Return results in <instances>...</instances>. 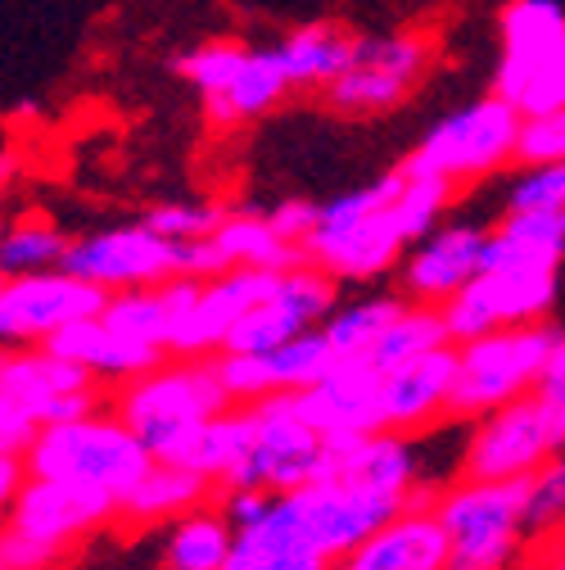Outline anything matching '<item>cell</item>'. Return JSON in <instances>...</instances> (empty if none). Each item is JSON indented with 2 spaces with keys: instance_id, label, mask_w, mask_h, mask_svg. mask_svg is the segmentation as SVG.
Returning <instances> with one entry per match:
<instances>
[{
  "instance_id": "7dc6e473",
  "label": "cell",
  "mask_w": 565,
  "mask_h": 570,
  "mask_svg": "<svg viewBox=\"0 0 565 570\" xmlns=\"http://www.w3.org/2000/svg\"><path fill=\"white\" fill-rule=\"evenodd\" d=\"M0 295H6V276H0Z\"/></svg>"
},
{
  "instance_id": "7bdbcfd3",
  "label": "cell",
  "mask_w": 565,
  "mask_h": 570,
  "mask_svg": "<svg viewBox=\"0 0 565 570\" xmlns=\"http://www.w3.org/2000/svg\"><path fill=\"white\" fill-rule=\"evenodd\" d=\"M538 570H565V534H561L556 543H547V552H543Z\"/></svg>"
},
{
  "instance_id": "e575fe53",
  "label": "cell",
  "mask_w": 565,
  "mask_h": 570,
  "mask_svg": "<svg viewBox=\"0 0 565 570\" xmlns=\"http://www.w3.org/2000/svg\"><path fill=\"white\" fill-rule=\"evenodd\" d=\"M525 503H529V525L552 534V530H565V449L538 471L525 480Z\"/></svg>"
},
{
  "instance_id": "ffe728a7",
  "label": "cell",
  "mask_w": 565,
  "mask_h": 570,
  "mask_svg": "<svg viewBox=\"0 0 565 570\" xmlns=\"http://www.w3.org/2000/svg\"><path fill=\"white\" fill-rule=\"evenodd\" d=\"M380 390H385V372H376L367 358H335L317 385L299 390V399L321 431L335 444H344V440L385 431Z\"/></svg>"
},
{
  "instance_id": "cb8c5ba5",
  "label": "cell",
  "mask_w": 565,
  "mask_h": 570,
  "mask_svg": "<svg viewBox=\"0 0 565 570\" xmlns=\"http://www.w3.org/2000/svg\"><path fill=\"white\" fill-rule=\"evenodd\" d=\"M353 570H448V534L439 525L435 498L420 493L403 512H394L358 552Z\"/></svg>"
},
{
  "instance_id": "44dd1931",
  "label": "cell",
  "mask_w": 565,
  "mask_h": 570,
  "mask_svg": "<svg viewBox=\"0 0 565 570\" xmlns=\"http://www.w3.org/2000/svg\"><path fill=\"white\" fill-rule=\"evenodd\" d=\"M457 394V344H444L435 353L389 367L385 372V431L398 435H426L444 416H453Z\"/></svg>"
},
{
  "instance_id": "e0dca14e",
  "label": "cell",
  "mask_w": 565,
  "mask_h": 570,
  "mask_svg": "<svg viewBox=\"0 0 565 570\" xmlns=\"http://www.w3.org/2000/svg\"><path fill=\"white\" fill-rule=\"evenodd\" d=\"M484 254H488V227H479V223H439L435 232H426L403 254L398 291L412 304L439 308L484 272Z\"/></svg>"
},
{
  "instance_id": "1f68e13d",
  "label": "cell",
  "mask_w": 565,
  "mask_h": 570,
  "mask_svg": "<svg viewBox=\"0 0 565 570\" xmlns=\"http://www.w3.org/2000/svg\"><path fill=\"white\" fill-rule=\"evenodd\" d=\"M403 304H407L403 295H367V299L339 304L321 322V335L335 348V358H367V353L376 348V340L385 335V326L398 317Z\"/></svg>"
},
{
  "instance_id": "2e32d148",
  "label": "cell",
  "mask_w": 565,
  "mask_h": 570,
  "mask_svg": "<svg viewBox=\"0 0 565 570\" xmlns=\"http://www.w3.org/2000/svg\"><path fill=\"white\" fill-rule=\"evenodd\" d=\"M0 390H6L37 425L73 421L100 407V381L87 376L78 363H68L50 344L10 348L0 363Z\"/></svg>"
},
{
  "instance_id": "681fc988",
  "label": "cell",
  "mask_w": 565,
  "mask_h": 570,
  "mask_svg": "<svg viewBox=\"0 0 565 570\" xmlns=\"http://www.w3.org/2000/svg\"><path fill=\"white\" fill-rule=\"evenodd\" d=\"M561 218H565V208H561Z\"/></svg>"
},
{
  "instance_id": "ac0fdd59",
  "label": "cell",
  "mask_w": 565,
  "mask_h": 570,
  "mask_svg": "<svg viewBox=\"0 0 565 570\" xmlns=\"http://www.w3.org/2000/svg\"><path fill=\"white\" fill-rule=\"evenodd\" d=\"M276 276L280 272H254V267H227L218 276H204L181 308L172 353H186V358H218L231 331L245 322V313L276 285Z\"/></svg>"
},
{
  "instance_id": "9c48e42d",
  "label": "cell",
  "mask_w": 565,
  "mask_h": 570,
  "mask_svg": "<svg viewBox=\"0 0 565 570\" xmlns=\"http://www.w3.org/2000/svg\"><path fill=\"white\" fill-rule=\"evenodd\" d=\"M435 55H439L435 37L412 32V28L358 37L348 68L321 91L326 109L339 118H385L420 91V82L435 68Z\"/></svg>"
},
{
  "instance_id": "d4e9b609",
  "label": "cell",
  "mask_w": 565,
  "mask_h": 570,
  "mask_svg": "<svg viewBox=\"0 0 565 570\" xmlns=\"http://www.w3.org/2000/svg\"><path fill=\"white\" fill-rule=\"evenodd\" d=\"M330 561L313 548L290 493H271L267 508L236 530L227 570H326Z\"/></svg>"
},
{
  "instance_id": "484cf974",
  "label": "cell",
  "mask_w": 565,
  "mask_h": 570,
  "mask_svg": "<svg viewBox=\"0 0 565 570\" xmlns=\"http://www.w3.org/2000/svg\"><path fill=\"white\" fill-rule=\"evenodd\" d=\"M214 480L199 475L195 466L186 462H172V458H155L150 471L131 484V493L122 498L118 517L131 521V525H172L177 517L204 508L214 498Z\"/></svg>"
},
{
  "instance_id": "9a60e30c",
  "label": "cell",
  "mask_w": 565,
  "mask_h": 570,
  "mask_svg": "<svg viewBox=\"0 0 565 570\" xmlns=\"http://www.w3.org/2000/svg\"><path fill=\"white\" fill-rule=\"evenodd\" d=\"M290 498H295V508L304 517V530H308L313 548L326 561H348L394 512H403L398 503H389V498H380V493H371L363 484L344 480L339 471L304 484Z\"/></svg>"
},
{
  "instance_id": "83f0119b",
  "label": "cell",
  "mask_w": 565,
  "mask_h": 570,
  "mask_svg": "<svg viewBox=\"0 0 565 570\" xmlns=\"http://www.w3.org/2000/svg\"><path fill=\"white\" fill-rule=\"evenodd\" d=\"M222 267H254V272H286L304 263V249L276 232L267 208H227L218 232L208 236Z\"/></svg>"
},
{
  "instance_id": "277c9868",
  "label": "cell",
  "mask_w": 565,
  "mask_h": 570,
  "mask_svg": "<svg viewBox=\"0 0 565 570\" xmlns=\"http://www.w3.org/2000/svg\"><path fill=\"white\" fill-rule=\"evenodd\" d=\"M521 136H525V118L498 91H488L444 114L412 146L403 168L420 177H439L453 190L479 186L488 177L507 173L512 164H521Z\"/></svg>"
},
{
  "instance_id": "4316f807",
  "label": "cell",
  "mask_w": 565,
  "mask_h": 570,
  "mask_svg": "<svg viewBox=\"0 0 565 570\" xmlns=\"http://www.w3.org/2000/svg\"><path fill=\"white\" fill-rule=\"evenodd\" d=\"M54 353H63L68 363H78L87 376H96L100 385H122L131 376H140L146 367H155L163 353L146 348V344H136L127 340L118 326H109L105 317H87L78 326H68L59 340H50Z\"/></svg>"
},
{
  "instance_id": "74e56055",
  "label": "cell",
  "mask_w": 565,
  "mask_h": 570,
  "mask_svg": "<svg viewBox=\"0 0 565 570\" xmlns=\"http://www.w3.org/2000/svg\"><path fill=\"white\" fill-rule=\"evenodd\" d=\"M63 557L68 552H59V548H50V543L14 530L10 521L0 525V566H6V570H54Z\"/></svg>"
},
{
  "instance_id": "f6af8a7d",
  "label": "cell",
  "mask_w": 565,
  "mask_h": 570,
  "mask_svg": "<svg viewBox=\"0 0 565 570\" xmlns=\"http://www.w3.org/2000/svg\"><path fill=\"white\" fill-rule=\"evenodd\" d=\"M326 570H353V566H348V561H330Z\"/></svg>"
},
{
  "instance_id": "8d00e7d4",
  "label": "cell",
  "mask_w": 565,
  "mask_h": 570,
  "mask_svg": "<svg viewBox=\"0 0 565 570\" xmlns=\"http://www.w3.org/2000/svg\"><path fill=\"white\" fill-rule=\"evenodd\" d=\"M507 208H565V164L547 168H521V177L507 190Z\"/></svg>"
},
{
  "instance_id": "60d3db41",
  "label": "cell",
  "mask_w": 565,
  "mask_h": 570,
  "mask_svg": "<svg viewBox=\"0 0 565 570\" xmlns=\"http://www.w3.org/2000/svg\"><path fill=\"white\" fill-rule=\"evenodd\" d=\"M267 218L276 223L280 236L295 240V245L304 249L308 236H313V227H317V204H308V199H280V204L267 208Z\"/></svg>"
},
{
  "instance_id": "f1b7e54d",
  "label": "cell",
  "mask_w": 565,
  "mask_h": 570,
  "mask_svg": "<svg viewBox=\"0 0 565 570\" xmlns=\"http://www.w3.org/2000/svg\"><path fill=\"white\" fill-rule=\"evenodd\" d=\"M353 46H358V37L344 23H304L276 46V55L286 63V78L295 91H326L348 68Z\"/></svg>"
},
{
  "instance_id": "603a6c76",
  "label": "cell",
  "mask_w": 565,
  "mask_h": 570,
  "mask_svg": "<svg viewBox=\"0 0 565 570\" xmlns=\"http://www.w3.org/2000/svg\"><path fill=\"white\" fill-rule=\"evenodd\" d=\"M330 471L389 498L398 508H407L412 498L426 493V462H420L416 435H398V431H376V435H358V440L335 444Z\"/></svg>"
},
{
  "instance_id": "5b68a950",
  "label": "cell",
  "mask_w": 565,
  "mask_h": 570,
  "mask_svg": "<svg viewBox=\"0 0 565 570\" xmlns=\"http://www.w3.org/2000/svg\"><path fill=\"white\" fill-rule=\"evenodd\" d=\"M435 512L448 534V570H512L534 534L525 484L462 475L435 493Z\"/></svg>"
},
{
  "instance_id": "f907efd6",
  "label": "cell",
  "mask_w": 565,
  "mask_h": 570,
  "mask_svg": "<svg viewBox=\"0 0 565 570\" xmlns=\"http://www.w3.org/2000/svg\"><path fill=\"white\" fill-rule=\"evenodd\" d=\"M0 570H6V566H0Z\"/></svg>"
},
{
  "instance_id": "7c38bea8",
  "label": "cell",
  "mask_w": 565,
  "mask_h": 570,
  "mask_svg": "<svg viewBox=\"0 0 565 570\" xmlns=\"http://www.w3.org/2000/svg\"><path fill=\"white\" fill-rule=\"evenodd\" d=\"M105 291L68 267H46L32 276H10L0 295V344L32 348L59 340L68 326L105 313Z\"/></svg>"
},
{
  "instance_id": "3957f363",
  "label": "cell",
  "mask_w": 565,
  "mask_h": 570,
  "mask_svg": "<svg viewBox=\"0 0 565 570\" xmlns=\"http://www.w3.org/2000/svg\"><path fill=\"white\" fill-rule=\"evenodd\" d=\"M231 407L214 358L163 353L155 367L113 385V412L131 425L155 458H177L199 425Z\"/></svg>"
},
{
  "instance_id": "ab89813d",
  "label": "cell",
  "mask_w": 565,
  "mask_h": 570,
  "mask_svg": "<svg viewBox=\"0 0 565 570\" xmlns=\"http://www.w3.org/2000/svg\"><path fill=\"white\" fill-rule=\"evenodd\" d=\"M37 431H41V425L6 390H0V458H23L28 444L37 440Z\"/></svg>"
},
{
  "instance_id": "f35d334b",
  "label": "cell",
  "mask_w": 565,
  "mask_h": 570,
  "mask_svg": "<svg viewBox=\"0 0 565 570\" xmlns=\"http://www.w3.org/2000/svg\"><path fill=\"white\" fill-rule=\"evenodd\" d=\"M534 399L543 403L552 431H556V440H561V449H565V344H561V340H556V353L547 358V367H543V376H538Z\"/></svg>"
},
{
  "instance_id": "ee69618b",
  "label": "cell",
  "mask_w": 565,
  "mask_h": 570,
  "mask_svg": "<svg viewBox=\"0 0 565 570\" xmlns=\"http://www.w3.org/2000/svg\"><path fill=\"white\" fill-rule=\"evenodd\" d=\"M14 177H19V159L6 150V155H0V195L10 190V181H14Z\"/></svg>"
},
{
  "instance_id": "7a4b0ae2",
  "label": "cell",
  "mask_w": 565,
  "mask_h": 570,
  "mask_svg": "<svg viewBox=\"0 0 565 570\" xmlns=\"http://www.w3.org/2000/svg\"><path fill=\"white\" fill-rule=\"evenodd\" d=\"M150 462L155 453L140 444V435L113 407H96L73 421L41 425L23 453L28 475L73 484L109 508H122V498L150 471Z\"/></svg>"
},
{
  "instance_id": "4fadbf2b",
  "label": "cell",
  "mask_w": 565,
  "mask_h": 570,
  "mask_svg": "<svg viewBox=\"0 0 565 570\" xmlns=\"http://www.w3.org/2000/svg\"><path fill=\"white\" fill-rule=\"evenodd\" d=\"M63 267L91 281L105 295L150 291V285L181 276V245L163 240L146 223H127V227H105V232L78 236L68 245Z\"/></svg>"
},
{
  "instance_id": "836d02e7",
  "label": "cell",
  "mask_w": 565,
  "mask_h": 570,
  "mask_svg": "<svg viewBox=\"0 0 565 570\" xmlns=\"http://www.w3.org/2000/svg\"><path fill=\"white\" fill-rule=\"evenodd\" d=\"M227 218V208H218V204H204V199H172V204H159V208H150L146 218V227H155L163 240H172V245H195V240H208L218 232V223Z\"/></svg>"
},
{
  "instance_id": "d6a6232c",
  "label": "cell",
  "mask_w": 565,
  "mask_h": 570,
  "mask_svg": "<svg viewBox=\"0 0 565 570\" xmlns=\"http://www.w3.org/2000/svg\"><path fill=\"white\" fill-rule=\"evenodd\" d=\"M444 344H453V340H448V331H444L439 308L412 304V299H407V304L398 308V317L385 326V335L376 340V348L367 353V363H371L376 372H389V367H403V363L420 358V353H435V348H444Z\"/></svg>"
},
{
  "instance_id": "7402d4cb",
  "label": "cell",
  "mask_w": 565,
  "mask_h": 570,
  "mask_svg": "<svg viewBox=\"0 0 565 570\" xmlns=\"http://www.w3.org/2000/svg\"><path fill=\"white\" fill-rule=\"evenodd\" d=\"M109 517H118V508L100 503V498L73 489V484H59V480H41L28 475L19 498H14V512L10 525L59 548V552H73L96 525H105Z\"/></svg>"
},
{
  "instance_id": "b9f144b4",
  "label": "cell",
  "mask_w": 565,
  "mask_h": 570,
  "mask_svg": "<svg viewBox=\"0 0 565 570\" xmlns=\"http://www.w3.org/2000/svg\"><path fill=\"white\" fill-rule=\"evenodd\" d=\"M23 480H28L23 458H0V525L10 521V512H14V498H19Z\"/></svg>"
},
{
  "instance_id": "5bb4252c",
  "label": "cell",
  "mask_w": 565,
  "mask_h": 570,
  "mask_svg": "<svg viewBox=\"0 0 565 570\" xmlns=\"http://www.w3.org/2000/svg\"><path fill=\"white\" fill-rule=\"evenodd\" d=\"M339 308V281L326 276L317 263H295L276 276L271 291L245 313V322L231 331L222 353H258L276 348L304 331H317Z\"/></svg>"
},
{
  "instance_id": "c3c4849f",
  "label": "cell",
  "mask_w": 565,
  "mask_h": 570,
  "mask_svg": "<svg viewBox=\"0 0 565 570\" xmlns=\"http://www.w3.org/2000/svg\"><path fill=\"white\" fill-rule=\"evenodd\" d=\"M561 344H565V331H561Z\"/></svg>"
},
{
  "instance_id": "30bf717a",
  "label": "cell",
  "mask_w": 565,
  "mask_h": 570,
  "mask_svg": "<svg viewBox=\"0 0 565 570\" xmlns=\"http://www.w3.org/2000/svg\"><path fill=\"white\" fill-rule=\"evenodd\" d=\"M556 331L547 326H498L479 340L457 344V394L453 416H484L503 403L529 399L556 353Z\"/></svg>"
},
{
  "instance_id": "8992f818",
  "label": "cell",
  "mask_w": 565,
  "mask_h": 570,
  "mask_svg": "<svg viewBox=\"0 0 565 570\" xmlns=\"http://www.w3.org/2000/svg\"><path fill=\"white\" fill-rule=\"evenodd\" d=\"M498 91L521 118L565 109V6L561 0H512L498 14Z\"/></svg>"
},
{
  "instance_id": "f546056e",
  "label": "cell",
  "mask_w": 565,
  "mask_h": 570,
  "mask_svg": "<svg viewBox=\"0 0 565 570\" xmlns=\"http://www.w3.org/2000/svg\"><path fill=\"white\" fill-rule=\"evenodd\" d=\"M236 548V525L222 508L204 503L177 517L163 534V570H227Z\"/></svg>"
},
{
  "instance_id": "6da1fadb",
  "label": "cell",
  "mask_w": 565,
  "mask_h": 570,
  "mask_svg": "<svg viewBox=\"0 0 565 570\" xmlns=\"http://www.w3.org/2000/svg\"><path fill=\"white\" fill-rule=\"evenodd\" d=\"M453 195L457 190L448 181L407 173L398 164L358 190L317 204V227L304 245V258L335 281H380L385 272H398L403 254L420 236L448 218Z\"/></svg>"
},
{
  "instance_id": "d590c367",
  "label": "cell",
  "mask_w": 565,
  "mask_h": 570,
  "mask_svg": "<svg viewBox=\"0 0 565 570\" xmlns=\"http://www.w3.org/2000/svg\"><path fill=\"white\" fill-rule=\"evenodd\" d=\"M547 164H565V109H552L543 118H525L516 168H547Z\"/></svg>"
},
{
  "instance_id": "52a82bcc",
  "label": "cell",
  "mask_w": 565,
  "mask_h": 570,
  "mask_svg": "<svg viewBox=\"0 0 565 570\" xmlns=\"http://www.w3.org/2000/svg\"><path fill=\"white\" fill-rule=\"evenodd\" d=\"M177 78L199 91L214 127H245L254 118H267L295 91L276 46L245 41H199L177 59Z\"/></svg>"
},
{
  "instance_id": "4dcf8cb0",
  "label": "cell",
  "mask_w": 565,
  "mask_h": 570,
  "mask_svg": "<svg viewBox=\"0 0 565 570\" xmlns=\"http://www.w3.org/2000/svg\"><path fill=\"white\" fill-rule=\"evenodd\" d=\"M68 240L59 223H50L46 213H19V218L0 223V276H32L46 267H63Z\"/></svg>"
},
{
  "instance_id": "ba28073f",
  "label": "cell",
  "mask_w": 565,
  "mask_h": 570,
  "mask_svg": "<svg viewBox=\"0 0 565 570\" xmlns=\"http://www.w3.org/2000/svg\"><path fill=\"white\" fill-rule=\"evenodd\" d=\"M240 407L249 425V449L236 484H254L267 493H299L304 484L330 475L335 440L308 416L299 394H271Z\"/></svg>"
},
{
  "instance_id": "8fae6325",
  "label": "cell",
  "mask_w": 565,
  "mask_h": 570,
  "mask_svg": "<svg viewBox=\"0 0 565 570\" xmlns=\"http://www.w3.org/2000/svg\"><path fill=\"white\" fill-rule=\"evenodd\" d=\"M556 453H561V440L552 431L543 403L529 394V399H516V403H503V407L475 416L470 435L462 444V475L525 484Z\"/></svg>"
},
{
  "instance_id": "bcb514c9",
  "label": "cell",
  "mask_w": 565,
  "mask_h": 570,
  "mask_svg": "<svg viewBox=\"0 0 565 570\" xmlns=\"http://www.w3.org/2000/svg\"><path fill=\"white\" fill-rule=\"evenodd\" d=\"M6 353H10V344H0V363H6Z\"/></svg>"
},
{
  "instance_id": "d6986e66",
  "label": "cell",
  "mask_w": 565,
  "mask_h": 570,
  "mask_svg": "<svg viewBox=\"0 0 565 570\" xmlns=\"http://www.w3.org/2000/svg\"><path fill=\"white\" fill-rule=\"evenodd\" d=\"M218 376L231 394V403H258L271 394H299L308 385H317L330 363L335 348L326 344L321 326L304 331L276 348H258V353H218Z\"/></svg>"
}]
</instances>
